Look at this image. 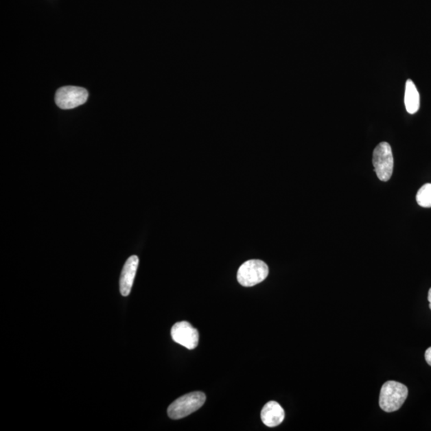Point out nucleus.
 <instances>
[{"instance_id": "10", "label": "nucleus", "mask_w": 431, "mask_h": 431, "mask_svg": "<svg viewBox=\"0 0 431 431\" xmlns=\"http://www.w3.org/2000/svg\"><path fill=\"white\" fill-rule=\"evenodd\" d=\"M416 202L421 207L431 208V183L425 184L419 189Z\"/></svg>"}, {"instance_id": "5", "label": "nucleus", "mask_w": 431, "mask_h": 431, "mask_svg": "<svg viewBox=\"0 0 431 431\" xmlns=\"http://www.w3.org/2000/svg\"><path fill=\"white\" fill-rule=\"evenodd\" d=\"M88 99V91L84 88L67 86L58 89L56 102L62 110H71L84 104Z\"/></svg>"}, {"instance_id": "1", "label": "nucleus", "mask_w": 431, "mask_h": 431, "mask_svg": "<svg viewBox=\"0 0 431 431\" xmlns=\"http://www.w3.org/2000/svg\"><path fill=\"white\" fill-rule=\"evenodd\" d=\"M408 396L406 386L395 381H388L382 386L380 406L385 412H394L400 409Z\"/></svg>"}, {"instance_id": "6", "label": "nucleus", "mask_w": 431, "mask_h": 431, "mask_svg": "<svg viewBox=\"0 0 431 431\" xmlns=\"http://www.w3.org/2000/svg\"><path fill=\"white\" fill-rule=\"evenodd\" d=\"M171 336L177 344L194 350L198 345L199 333L189 322L181 321L173 326Z\"/></svg>"}, {"instance_id": "3", "label": "nucleus", "mask_w": 431, "mask_h": 431, "mask_svg": "<svg viewBox=\"0 0 431 431\" xmlns=\"http://www.w3.org/2000/svg\"><path fill=\"white\" fill-rule=\"evenodd\" d=\"M374 171L381 181L386 183L393 177L394 171V156L391 146L388 143L383 141L377 145L373 151L372 158Z\"/></svg>"}, {"instance_id": "7", "label": "nucleus", "mask_w": 431, "mask_h": 431, "mask_svg": "<svg viewBox=\"0 0 431 431\" xmlns=\"http://www.w3.org/2000/svg\"><path fill=\"white\" fill-rule=\"evenodd\" d=\"M139 259L132 256L127 259L120 278V292L122 296H127L133 287L137 270H138Z\"/></svg>"}, {"instance_id": "11", "label": "nucleus", "mask_w": 431, "mask_h": 431, "mask_svg": "<svg viewBox=\"0 0 431 431\" xmlns=\"http://www.w3.org/2000/svg\"><path fill=\"white\" fill-rule=\"evenodd\" d=\"M425 359L428 364L431 366V347L425 352Z\"/></svg>"}, {"instance_id": "9", "label": "nucleus", "mask_w": 431, "mask_h": 431, "mask_svg": "<svg viewBox=\"0 0 431 431\" xmlns=\"http://www.w3.org/2000/svg\"><path fill=\"white\" fill-rule=\"evenodd\" d=\"M404 102L406 111L415 115L420 108V95L414 82L408 80L406 82Z\"/></svg>"}, {"instance_id": "2", "label": "nucleus", "mask_w": 431, "mask_h": 431, "mask_svg": "<svg viewBox=\"0 0 431 431\" xmlns=\"http://www.w3.org/2000/svg\"><path fill=\"white\" fill-rule=\"evenodd\" d=\"M207 396L202 391H195L180 397L169 406L168 415L172 419L187 417L199 410L205 403Z\"/></svg>"}, {"instance_id": "8", "label": "nucleus", "mask_w": 431, "mask_h": 431, "mask_svg": "<svg viewBox=\"0 0 431 431\" xmlns=\"http://www.w3.org/2000/svg\"><path fill=\"white\" fill-rule=\"evenodd\" d=\"M262 422L268 428H276L283 423L286 418L285 410L275 401H268L261 410Z\"/></svg>"}, {"instance_id": "12", "label": "nucleus", "mask_w": 431, "mask_h": 431, "mask_svg": "<svg viewBox=\"0 0 431 431\" xmlns=\"http://www.w3.org/2000/svg\"><path fill=\"white\" fill-rule=\"evenodd\" d=\"M428 301L430 303V310H431V288H430L429 292H428Z\"/></svg>"}, {"instance_id": "4", "label": "nucleus", "mask_w": 431, "mask_h": 431, "mask_svg": "<svg viewBox=\"0 0 431 431\" xmlns=\"http://www.w3.org/2000/svg\"><path fill=\"white\" fill-rule=\"evenodd\" d=\"M268 272L266 263L259 259H251L239 268L237 281L244 287H253L266 280Z\"/></svg>"}]
</instances>
